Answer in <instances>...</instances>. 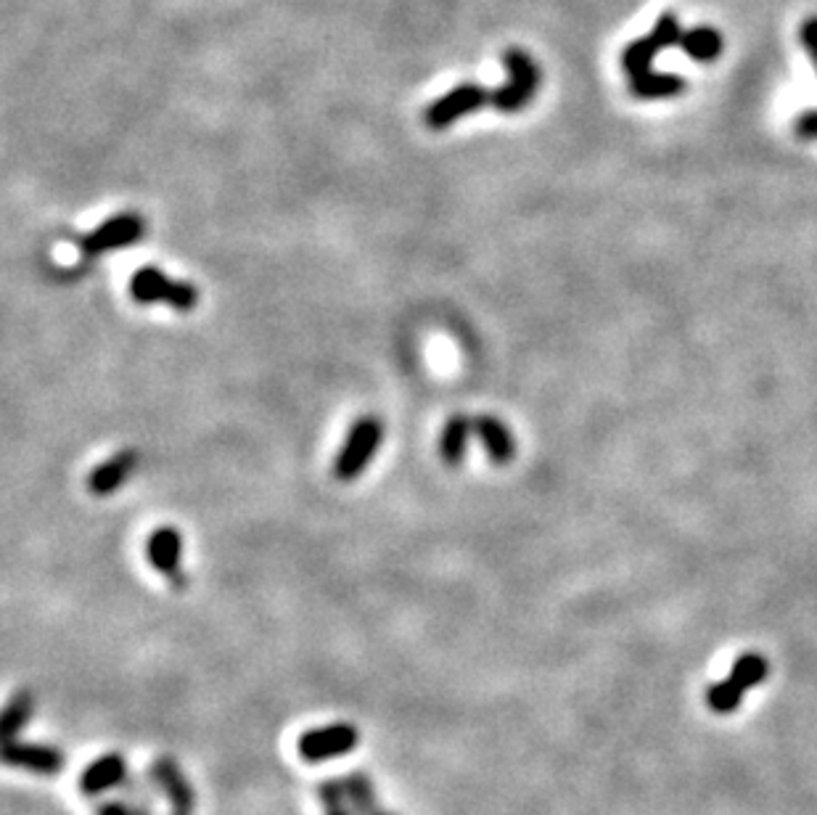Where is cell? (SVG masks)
Here are the masks:
<instances>
[{
	"mask_svg": "<svg viewBox=\"0 0 817 815\" xmlns=\"http://www.w3.org/2000/svg\"><path fill=\"white\" fill-rule=\"evenodd\" d=\"M503 66H505V83L492 88L490 106H495L503 114H518L527 109L538 96L542 72L540 64L535 62L532 53L524 48H505L503 51Z\"/></svg>",
	"mask_w": 817,
	"mask_h": 815,
	"instance_id": "1",
	"label": "cell"
},
{
	"mask_svg": "<svg viewBox=\"0 0 817 815\" xmlns=\"http://www.w3.org/2000/svg\"><path fill=\"white\" fill-rule=\"evenodd\" d=\"M130 297L138 305H162L191 313L199 305V289L191 281H178L162 273L160 267H140L130 278Z\"/></svg>",
	"mask_w": 817,
	"mask_h": 815,
	"instance_id": "2",
	"label": "cell"
},
{
	"mask_svg": "<svg viewBox=\"0 0 817 815\" xmlns=\"http://www.w3.org/2000/svg\"><path fill=\"white\" fill-rule=\"evenodd\" d=\"M384 442V424L376 416H363L352 424L350 435H347L344 446L334 459V477L339 482H352L360 474L368 469V464L374 461L376 450Z\"/></svg>",
	"mask_w": 817,
	"mask_h": 815,
	"instance_id": "3",
	"label": "cell"
},
{
	"mask_svg": "<svg viewBox=\"0 0 817 815\" xmlns=\"http://www.w3.org/2000/svg\"><path fill=\"white\" fill-rule=\"evenodd\" d=\"M767 673H770V665H767V660L762 654L738 656L728 678L722 684L712 686L709 693H706L712 713H733V710H738V704H741V699L746 697V691L759 686L767 678Z\"/></svg>",
	"mask_w": 817,
	"mask_h": 815,
	"instance_id": "4",
	"label": "cell"
},
{
	"mask_svg": "<svg viewBox=\"0 0 817 815\" xmlns=\"http://www.w3.org/2000/svg\"><path fill=\"white\" fill-rule=\"evenodd\" d=\"M682 33H686V29H682L678 14H673V11L662 14L656 20L654 29H651L645 38L627 42V48L621 51V70L627 72V77H636V75H643V72H649L651 64H654V59L664 51V48L680 46Z\"/></svg>",
	"mask_w": 817,
	"mask_h": 815,
	"instance_id": "5",
	"label": "cell"
},
{
	"mask_svg": "<svg viewBox=\"0 0 817 815\" xmlns=\"http://www.w3.org/2000/svg\"><path fill=\"white\" fill-rule=\"evenodd\" d=\"M492 99V90L485 88L479 83H461L455 85L450 93L439 96L437 101H431L424 109V123L429 130H444V127L455 125L458 120L468 117V114L479 112L481 106H487Z\"/></svg>",
	"mask_w": 817,
	"mask_h": 815,
	"instance_id": "6",
	"label": "cell"
},
{
	"mask_svg": "<svg viewBox=\"0 0 817 815\" xmlns=\"http://www.w3.org/2000/svg\"><path fill=\"white\" fill-rule=\"evenodd\" d=\"M146 221L140 212H120V215L103 221L99 228L83 236L80 249L85 258H99V254L117 252V249L133 247L143 239Z\"/></svg>",
	"mask_w": 817,
	"mask_h": 815,
	"instance_id": "7",
	"label": "cell"
},
{
	"mask_svg": "<svg viewBox=\"0 0 817 815\" xmlns=\"http://www.w3.org/2000/svg\"><path fill=\"white\" fill-rule=\"evenodd\" d=\"M357 744V731L347 723H334L328 728H315V731H307L300 739V752L304 760L310 763H318V760H328V757H339V754H347L355 750Z\"/></svg>",
	"mask_w": 817,
	"mask_h": 815,
	"instance_id": "8",
	"label": "cell"
},
{
	"mask_svg": "<svg viewBox=\"0 0 817 815\" xmlns=\"http://www.w3.org/2000/svg\"><path fill=\"white\" fill-rule=\"evenodd\" d=\"M146 559L160 575L169 577H180V562H183V535L178 527L164 525L156 527L154 532L149 535L146 540Z\"/></svg>",
	"mask_w": 817,
	"mask_h": 815,
	"instance_id": "9",
	"label": "cell"
},
{
	"mask_svg": "<svg viewBox=\"0 0 817 815\" xmlns=\"http://www.w3.org/2000/svg\"><path fill=\"white\" fill-rule=\"evenodd\" d=\"M136 466H138L136 450H120L117 455H112V459H106L103 464H99L93 472H90L88 490L99 498L114 496V492H117L122 485L133 477Z\"/></svg>",
	"mask_w": 817,
	"mask_h": 815,
	"instance_id": "10",
	"label": "cell"
},
{
	"mask_svg": "<svg viewBox=\"0 0 817 815\" xmlns=\"http://www.w3.org/2000/svg\"><path fill=\"white\" fill-rule=\"evenodd\" d=\"M474 431H477L481 446H485L487 459L495 466H508L516 459L514 435H511V429L498 416H490V413L477 416L474 418Z\"/></svg>",
	"mask_w": 817,
	"mask_h": 815,
	"instance_id": "11",
	"label": "cell"
},
{
	"mask_svg": "<svg viewBox=\"0 0 817 815\" xmlns=\"http://www.w3.org/2000/svg\"><path fill=\"white\" fill-rule=\"evenodd\" d=\"M474 431V418L463 416V413H455L444 422L442 435H439V459L444 461L448 466H461L463 459L468 453V440H472Z\"/></svg>",
	"mask_w": 817,
	"mask_h": 815,
	"instance_id": "12",
	"label": "cell"
},
{
	"mask_svg": "<svg viewBox=\"0 0 817 815\" xmlns=\"http://www.w3.org/2000/svg\"><path fill=\"white\" fill-rule=\"evenodd\" d=\"M688 83L686 77L669 75V72H643V75L630 77V93L643 101H658V99H675V96L686 93Z\"/></svg>",
	"mask_w": 817,
	"mask_h": 815,
	"instance_id": "13",
	"label": "cell"
},
{
	"mask_svg": "<svg viewBox=\"0 0 817 815\" xmlns=\"http://www.w3.org/2000/svg\"><path fill=\"white\" fill-rule=\"evenodd\" d=\"M722 46H725L722 35H719L715 27H709V24L686 29L680 40V51L686 53V57H691L693 62H701V64L717 62L719 53H722Z\"/></svg>",
	"mask_w": 817,
	"mask_h": 815,
	"instance_id": "14",
	"label": "cell"
},
{
	"mask_svg": "<svg viewBox=\"0 0 817 815\" xmlns=\"http://www.w3.org/2000/svg\"><path fill=\"white\" fill-rule=\"evenodd\" d=\"M5 763L11 765H22L27 770H38V774H56L61 768V754L51 747H20V744H9L5 750Z\"/></svg>",
	"mask_w": 817,
	"mask_h": 815,
	"instance_id": "15",
	"label": "cell"
},
{
	"mask_svg": "<svg viewBox=\"0 0 817 815\" xmlns=\"http://www.w3.org/2000/svg\"><path fill=\"white\" fill-rule=\"evenodd\" d=\"M122 776H125V763H122L117 754H109V757L96 760V763L85 770L80 778V787H83V792L99 794V792H106V789H112L117 781H122Z\"/></svg>",
	"mask_w": 817,
	"mask_h": 815,
	"instance_id": "16",
	"label": "cell"
},
{
	"mask_svg": "<svg viewBox=\"0 0 817 815\" xmlns=\"http://www.w3.org/2000/svg\"><path fill=\"white\" fill-rule=\"evenodd\" d=\"M29 710H33V702H29L27 693H22V697H16L14 702H11L9 707H5L3 726H5V736H9V739H11V736H14L16 728H20L22 723L27 720V717H29Z\"/></svg>",
	"mask_w": 817,
	"mask_h": 815,
	"instance_id": "17",
	"label": "cell"
},
{
	"mask_svg": "<svg viewBox=\"0 0 817 815\" xmlns=\"http://www.w3.org/2000/svg\"><path fill=\"white\" fill-rule=\"evenodd\" d=\"M799 40H802L804 51L813 59L817 70V16H809V20L802 22V27H799Z\"/></svg>",
	"mask_w": 817,
	"mask_h": 815,
	"instance_id": "18",
	"label": "cell"
},
{
	"mask_svg": "<svg viewBox=\"0 0 817 815\" xmlns=\"http://www.w3.org/2000/svg\"><path fill=\"white\" fill-rule=\"evenodd\" d=\"M794 130L802 141H817V109H807V112L799 114Z\"/></svg>",
	"mask_w": 817,
	"mask_h": 815,
	"instance_id": "19",
	"label": "cell"
},
{
	"mask_svg": "<svg viewBox=\"0 0 817 815\" xmlns=\"http://www.w3.org/2000/svg\"><path fill=\"white\" fill-rule=\"evenodd\" d=\"M323 802H326L328 815H347L344 807H341L339 794L334 792V787H323Z\"/></svg>",
	"mask_w": 817,
	"mask_h": 815,
	"instance_id": "20",
	"label": "cell"
},
{
	"mask_svg": "<svg viewBox=\"0 0 817 815\" xmlns=\"http://www.w3.org/2000/svg\"><path fill=\"white\" fill-rule=\"evenodd\" d=\"M99 815H146V813L138 811V807L122 805V802H112V805H103Z\"/></svg>",
	"mask_w": 817,
	"mask_h": 815,
	"instance_id": "21",
	"label": "cell"
}]
</instances>
